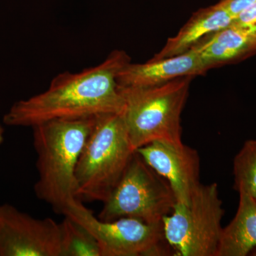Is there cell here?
<instances>
[{
	"label": "cell",
	"instance_id": "obj_10",
	"mask_svg": "<svg viewBox=\"0 0 256 256\" xmlns=\"http://www.w3.org/2000/svg\"><path fill=\"white\" fill-rule=\"evenodd\" d=\"M210 69L198 54L190 50L168 58H150L144 64L130 62L119 72L117 82L120 86H156L183 77L204 75Z\"/></svg>",
	"mask_w": 256,
	"mask_h": 256
},
{
	"label": "cell",
	"instance_id": "obj_4",
	"mask_svg": "<svg viewBox=\"0 0 256 256\" xmlns=\"http://www.w3.org/2000/svg\"><path fill=\"white\" fill-rule=\"evenodd\" d=\"M194 77L149 87L120 86L124 116L134 150L156 141L182 143L181 114Z\"/></svg>",
	"mask_w": 256,
	"mask_h": 256
},
{
	"label": "cell",
	"instance_id": "obj_14",
	"mask_svg": "<svg viewBox=\"0 0 256 256\" xmlns=\"http://www.w3.org/2000/svg\"><path fill=\"white\" fill-rule=\"evenodd\" d=\"M60 227V256H101L94 236L70 216H64Z\"/></svg>",
	"mask_w": 256,
	"mask_h": 256
},
{
	"label": "cell",
	"instance_id": "obj_8",
	"mask_svg": "<svg viewBox=\"0 0 256 256\" xmlns=\"http://www.w3.org/2000/svg\"><path fill=\"white\" fill-rule=\"evenodd\" d=\"M0 256H60V224L1 205Z\"/></svg>",
	"mask_w": 256,
	"mask_h": 256
},
{
	"label": "cell",
	"instance_id": "obj_6",
	"mask_svg": "<svg viewBox=\"0 0 256 256\" xmlns=\"http://www.w3.org/2000/svg\"><path fill=\"white\" fill-rule=\"evenodd\" d=\"M176 203L168 182L136 151L98 218L104 222L132 218L148 224L162 223Z\"/></svg>",
	"mask_w": 256,
	"mask_h": 256
},
{
	"label": "cell",
	"instance_id": "obj_3",
	"mask_svg": "<svg viewBox=\"0 0 256 256\" xmlns=\"http://www.w3.org/2000/svg\"><path fill=\"white\" fill-rule=\"evenodd\" d=\"M134 152L124 112L97 116L76 168V197L80 201L104 203Z\"/></svg>",
	"mask_w": 256,
	"mask_h": 256
},
{
	"label": "cell",
	"instance_id": "obj_7",
	"mask_svg": "<svg viewBox=\"0 0 256 256\" xmlns=\"http://www.w3.org/2000/svg\"><path fill=\"white\" fill-rule=\"evenodd\" d=\"M65 215L82 224L97 240L101 256H162L173 252L165 238L163 223L148 224L132 218L104 222L77 198Z\"/></svg>",
	"mask_w": 256,
	"mask_h": 256
},
{
	"label": "cell",
	"instance_id": "obj_16",
	"mask_svg": "<svg viewBox=\"0 0 256 256\" xmlns=\"http://www.w3.org/2000/svg\"><path fill=\"white\" fill-rule=\"evenodd\" d=\"M256 2V0H220L218 3L235 18Z\"/></svg>",
	"mask_w": 256,
	"mask_h": 256
},
{
	"label": "cell",
	"instance_id": "obj_17",
	"mask_svg": "<svg viewBox=\"0 0 256 256\" xmlns=\"http://www.w3.org/2000/svg\"><path fill=\"white\" fill-rule=\"evenodd\" d=\"M232 24L248 28H256V2L237 15Z\"/></svg>",
	"mask_w": 256,
	"mask_h": 256
},
{
	"label": "cell",
	"instance_id": "obj_9",
	"mask_svg": "<svg viewBox=\"0 0 256 256\" xmlns=\"http://www.w3.org/2000/svg\"><path fill=\"white\" fill-rule=\"evenodd\" d=\"M136 152L168 182L178 203H190L200 184V156L196 150L183 142L156 141Z\"/></svg>",
	"mask_w": 256,
	"mask_h": 256
},
{
	"label": "cell",
	"instance_id": "obj_15",
	"mask_svg": "<svg viewBox=\"0 0 256 256\" xmlns=\"http://www.w3.org/2000/svg\"><path fill=\"white\" fill-rule=\"evenodd\" d=\"M234 188L256 200V139L244 142L234 160Z\"/></svg>",
	"mask_w": 256,
	"mask_h": 256
},
{
	"label": "cell",
	"instance_id": "obj_11",
	"mask_svg": "<svg viewBox=\"0 0 256 256\" xmlns=\"http://www.w3.org/2000/svg\"><path fill=\"white\" fill-rule=\"evenodd\" d=\"M210 69L256 54V28L230 24L208 35L191 50Z\"/></svg>",
	"mask_w": 256,
	"mask_h": 256
},
{
	"label": "cell",
	"instance_id": "obj_12",
	"mask_svg": "<svg viewBox=\"0 0 256 256\" xmlns=\"http://www.w3.org/2000/svg\"><path fill=\"white\" fill-rule=\"evenodd\" d=\"M234 18L218 3L195 12L175 36L151 60L174 56L188 52L205 37L232 24Z\"/></svg>",
	"mask_w": 256,
	"mask_h": 256
},
{
	"label": "cell",
	"instance_id": "obj_5",
	"mask_svg": "<svg viewBox=\"0 0 256 256\" xmlns=\"http://www.w3.org/2000/svg\"><path fill=\"white\" fill-rule=\"evenodd\" d=\"M218 184L200 183L190 203H178L163 218L165 238L176 256H216L224 215Z\"/></svg>",
	"mask_w": 256,
	"mask_h": 256
},
{
	"label": "cell",
	"instance_id": "obj_13",
	"mask_svg": "<svg viewBox=\"0 0 256 256\" xmlns=\"http://www.w3.org/2000/svg\"><path fill=\"white\" fill-rule=\"evenodd\" d=\"M236 214L222 229L216 256H247L256 248V200L240 190Z\"/></svg>",
	"mask_w": 256,
	"mask_h": 256
},
{
	"label": "cell",
	"instance_id": "obj_1",
	"mask_svg": "<svg viewBox=\"0 0 256 256\" xmlns=\"http://www.w3.org/2000/svg\"><path fill=\"white\" fill-rule=\"evenodd\" d=\"M130 62V57L124 50H114L95 66L78 73L60 74L45 92L15 102L3 122L14 127L32 128L53 120L124 112V100L117 78Z\"/></svg>",
	"mask_w": 256,
	"mask_h": 256
},
{
	"label": "cell",
	"instance_id": "obj_18",
	"mask_svg": "<svg viewBox=\"0 0 256 256\" xmlns=\"http://www.w3.org/2000/svg\"><path fill=\"white\" fill-rule=\"evenodd\" d=\"M4 130L2 124H0V146L4 142Z\"/></svg>",
	"mask_w": 256,
	"mask_h": 256
},
{
	"label": "cell",
	"instance_id": "obj_2",
	"mask_svg": "<svg viewBox=\"0 0 256 256\" xmlns=\"http://www.w3.org/2000/svg\"><path fill=\"white\" fill-rule=\"evenodd\" d=\"M96 118L53 120L32 128L38 176L35 194L58 214L77 200L76 168Z\"/></svg>",
	"mask_w": 256,
	"mask_h": 256
}]
</instances>
